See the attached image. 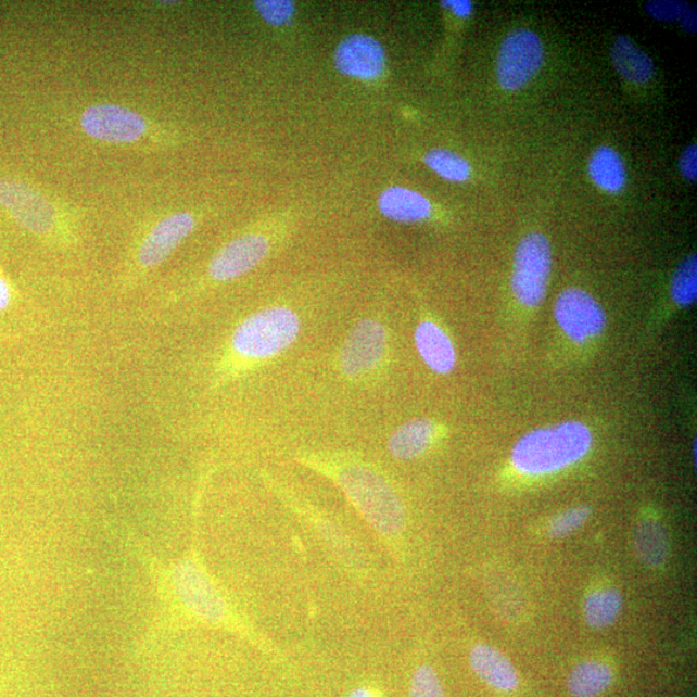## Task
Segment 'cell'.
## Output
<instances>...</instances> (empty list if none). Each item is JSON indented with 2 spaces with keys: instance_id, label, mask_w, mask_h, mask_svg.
I'll use <instances>...</instances> for the list:
<instances>
[{
  "instance_id": "6da1fadb",
  "label": "cell",
  "mask_w": 697,
  "mask_h": 697,
  "mask_svg": "<svg viewBox=\"0 0 697 697\" xmlns=\"http://www.w3.org/2000/svg\"><path fill=\"white\" fill-rule=\"evenodd\" d=\"M593 442L592 430L584 422H558L524 434L511 451V464L528 477L556 474L585 459Z\"/></svg>"
},
{
  "instance_id": "7a4b0ae2",
  "label": "cell",
  "mask_w": 697,
  "mask_h": 697,
  "mask_svg": "<svg viewBox=\"0 0 697 697\" xmlns=\"http://www.w3.org/2000/svg\"><path fill=\"white\" fill-rule=\"evenodd\" d=\"M338 481L355 508L382 536L396 537L406 529V510L384 477L360 464L346 465Z\"/></svg>"
},
{
  "instance_id": "3957f363",
  "label": "cell",
  "mask_w": 697,
  "mask_h": 697,
  "mask_svg": "<svg viewBox=\"0 0 697 697\" xmlns=\"http://www.w3.org/2000/svg\"><path fill=\"white\" fill-rule=\"evenodd\" d=\"M300 327V318L290 307H266L236 328L231 338L232 351L252 360L276 357L295 343Z\"/></svg>"
},
{
  "instance_id": "277c9868",
  "label": "cell",
  "mask_w": 697,
  "mask_h": 697,
  "mask_svg": "<svg viewBox=\"0 0 697 697\" xmlns=\"http://www.w3.org/2000/svg\"><path fill=\"white\" fill-rule=\"evenodd\" d=\"M552 270L549 239L542 232H530L519 242L511 273V291L517 302L535 307L542 304Z\"/></svg>"
},
{
  "instance_id": "5b68a950",
  "label": "cell",
  "mask_w": 697,
  "mask_h": 697,
  "mask_svg": "<svg viewBox=\"0 0 697 697\" xmlns=\"http://www.w3.org/2000/svg\"><path fill=\"white\" fill-rule=\"evenodd\" d=\"M544 63V45L536 33L516 29L504 38L497 54L496 77L505 91L521 90Z\"/></svg>"
},
{
  "instance_id": "8992f818",
  "label": "cell",
  "mask_w": 697,
  "mask_h": 697,
  "mask_svg": "<svg viewBox=\"0 0 697 697\" xmlns=\"http://www.w3.org/2000/svg\"><path fill=\"white\" fill-rule=\"evenodd\" d=\"M0 206L34 235L48 236L59 229L61 216L56 204L22 181L0 180Z\"/></svg>"
},
{
  "instance_id": "52a82bcc",
  "label": "cell",
  "mask_w": 697,
  "mask_h": 697,
  "mask_svg": "<svg viewBox=\"0 0 697 697\" xmlns=\"http://www.w3.org/2000/svg\"><path fill=\"white\" fill-rule=\"evenodd\" d=\"M80 127L94 140L109 143H131L145 138L149 123L145 116L121 105L96 104L80 115Z\"/></svg>"
},
{
  "instance_id": "ba28073f",
  "label": "cell",
  "mask_w": 697,
  "mask_h": 697,
  "mask_svg": "<svg viewBox=\"0 0 697 697\" xmlns=\"http://www.w3.org/2000/svg\"><path fill=\"white\" fill-rule=\"evenodd\" d=\"M555 317L560 330L578 344L596 339L607 324L603 305L590 292L567 289L556 300Z\"/></svg>"
},
{
  "instance_id": "9c48e42d",
  "label": "cell",
  "mask_w": 697,
  "mask_h": 697,
  "mask_svg": "<svg viewBox=\"0 0 697 697\" xmlns=\"http://www.w3.org/2000/svg\"><path fill=\"white\" fill-rule=\"evenodd\" d=\"M388 334L378 320L364 319L354 326L341 348V370L351 378H358L378 368L385 357Z\"/></svg>"
},
{
  "instance_id": "30bf717a",
  "label": "cell",
  "mask_w": 697,
  "mask_h": 697,
  "mask_svg": "<svg viewBox=\"0 0 697 697\" xmlns=\"http://www.w3.org/2000/svg\"><path fill=\"white\" fill-rule=\"evenodd\" d=\"M269 239L250 232L232 239L217 252L208 266V275L217 282H228L254 269L269 254Z\"/></svg>"
},
{
  "instance_id": "8fae6325",
  "label": "cell",
  "mask_w": 697,
  "mask_h": 697,
  "mask_svg": "<svg viewBox=\"0 0 697 697\" xmlns=\"http://www.w3.org/2000/svg\"><path fill=\"white\" fill-rule=\"evenodd\" d=\"M333 63L348 78L375 80L385 71L386 54L378 39L354 34L338 46Z\"/></svg>"
},
{
  "instance_id": "7c38bea8",
  "label": "cell",
  "mask_w": 697,
  "mask_h": 697,
  "mask_svg": "<svg viewBox=\"0 0 697 697\" xmlns=\"http://www.w3.org/2000/svg\"><path fill=\"white\" fill-rule=\"evenodd\" d=\"M176 580L180 597L197 617L211 623L224 620L227 606L220 593L194 560H188L180 566Z\"/></svg>"
},
{
  "instance_id": "4fadbf2b",
  "label": "cell",
  "mask_w": 697,
  "mask_h": 697,
  "mask_svg": "<svg viewBox=\"0 0 697 697\" xmlns=\"http://www.w3.org/2000/svg\"><path fill=\"white\" fill-rule=\"evenodd\" d=\"M194 228L195 217L190 212H177L162 218L142 239L138 252L141 268L153 269L161 265Z\"/></svg>"
},
{
  "instance_id": "5bb4252c",
  "label": "cell",
  "mask_w": 697,
  "mask_h": 697,
  "mask_svg": "<svg viewBox=\"0 0 697 697\" xmlns=\"http://www.w3.org/2000/svg\"><path fill=\"white\" fill-rule=\"evenodd\" d=\"M469 661L478 679L498 693H515L521 683L515 664L494 646L476 645L470 650Z\"/></svg>"
},
{
  "instance_id": "9a60e30c",
  "label": "cell",
  "mask_w": 697,
  "mask_h": 697,
  "mask_svg": "<svg viewBox=\"0 0 697 697\" xmlns=\"http://www.w3.org/2000/svg\"><path fill=\"white\" fill-rule=\"evenodd\" d=\"M415 345L430 370L440 375L454 371L457 362L456 348L442 327L432 320H422L415 330Z\"/></svg>"
},
{
  "instance_id": "2e32d148",
  "label": "cell",
  "mask_w": 697,
  "mask_h": 697,
  "mask_svg": "<svg viewBox=\"0 0 697 697\" xmlns=\"http://www.w3.org/2000/svg\"><path fill=\"white\" fill-rule=\"evenodd\" d=\"M378 206L389 220L405 224L427 220L433 210L426 195L403 187H392L382 191Z\"/></svg>"
},
{
  "instance_id": "e0dca14e",
  "label": "cell",
  "mask_w": 697,
  "mask_h": 697,
  "mask_svg": "<svg viewBox=\"0 0 697 697\" xmlns=\"http://www.w3.org/2000/svg\"><path fill=\"white\" fill-rule=\"evenodd\" d=\"M436 427L428 419H416L403 423L388 442L389 453L398 460H414L432 447Z\"/></svg>"
},
{
  "instance_id": "ac0fdd59",
  "label": "cell",
  "mask_w": 697,
  "mask_h": 697,
  "mask_svg": "<svg viewBox=\"0 0 697 697\" xmlns=\"http://www.w3.org/2000/svg\"><path fill=\"white\" fill-rule=\"evenodd\" d=\"M634 550L641 562L652 567L664 566L671 544L666 525L655 517L642 518L634 531Z\"/></svg>"
},
{
  "instance_id": "d6986e66",
  "label": "cell",
  "mask_w": 697,
  "mask_h": 697,
  "mask_svg": "<svg viewBox=\"0 0 697 697\" xmlns=\"http://www.w3.org/2000/svg\"><path fill=\"white\" fill-rule=\"evenodd\" d=\"M614 69L634 85H645L654 77L655 66L648 54L624 36L614 40L611 51Z\"/></svg>"
},
{
  "instance_id": "ffe728a7",
  "label": "cell",
  "mask_w": 697,
  "mask_h": 697,
  "mask_svg": "<svg viewBox=\"0 0 697 697\" xmlns=\"http://www.w3.org/2000/svg\"><path fill=\"white\" fill-rule=\"evenodd\" d=\"M613 681L614 672L608 662L591 659L572 669L567 688L573 697H598L612 686Z\"/></svg>"
},
{
  "instance_id": "44dd1931",
  "label": "cell",
  "mask_w": 697,
  "mask_h": 697,
  "mask_svg": "<svg viewBox=\"0 0 697 697\" xmlns=\"http://www.w3.org/2000/svg\"><path fill=\"white\" fill-rule=\"evenodd\" d=\"M587 173L596 186L606 193L618 194L626 186V168L621 155L611 147H599L594 150Z\"/></svg>"
},
{
  "instance_id": "7402d4cb",
  "label": "cell",
  "mask_w": 697,
  "mask_h": 697,
  "mask_svg": "<svg viewBox=\"0 0 697 697\" xmlns=\"http://www.w3.org/2000/svg\"><path fill=\"white\" fill-rule=\"evenodd\" d=\"M623 610V596L617 587L605 586L587 594L584 606V619L592 629L611 626Z\"/></svg>"
},
{
  "instance_id": "603a6c76",
  "label": "cell",
  "mask_w": 697,
  "mask_h": 697,
  "mask_svg": "<svg viewBox=\"0 0 697 697\" xmlns=\"http://www.w3.org/2000/svg\"><path fill=\"white\" fill-rule=\"evenodd\" d=\"M423 163L442 179L451 182L468 181L471 174L469 162L448 149L430 150L423 156Z\"/></svg>"
},
{
  "instance_id": "cb8c5ba5",
  "label": "cell",
  "mask_w": 697,
  "mask_h": 697,
  "mask_svg": "<svg viewBox=\"0 0 697 697\" xmlns=\"http://www.w3.org/2000/svg\"><path fill=\"white\" fill-rule=\"evenodd\" d=\"M674 303L680 306H689L696 302L697 296V259L695 255L683 259L675 270L671 287Z\"/></svg>"
},
{
  "instance_id": "d4e9b609",
  "label": "cell",
  "mask_w": 697,
  "mask_h": 697,
  "mask_svg": "<svg viewBox=\"0 0 697 697\" xmlns=\"http://www.w3.org/2000/svg\"><path fill=\"white\" fill-rule=\"evenodd\" d=\"M592 516L591 508L575 507L559 512L549 523L548 534L553 538H562L579 531L590 521Z\"/></svg>"
},
{
  "instance_id": "484cf974",
  "label": "cell",
  "mask_w": 697,
  "mask_h": 697,
  "mask_svg": "<svg viewBox=\"0 0 697 697\" xmlns=\"http://www.w3.org/2000/svg\"><path fill=\"white\" fill-rule=\"evenodd\" d=\"M409 697H446L439 674L432 666L416 668L409 686Z\"/></svg>"
},
{
  "instance_id": "4316f807",
  "label": "cell",
  "mask_w": 697,
  "mask_h": 697,
  "mask_svg": "<svg viewBox=\"0 0 697 697\" xmlns=\"http://www.w3.org/2000/svg\"><path fill=\"white\" fill-rule=\"evenodd\" d=\"M254 4L264 22L273 26L290 24L296 11L290 0H257Z\"/></svg>"
},
{
  "instance_id": "83f0119b",
  "label": "cell",
  "mask_w": 697,
  "mask_h": 697,
  "mask_svg": "<svg viewBox=\"0 0 697 697\" xmlns=\"http://www.w3.org/2000/svg\"><path fill=\"white\" fill-rule=\"evenodd\" d=\"M687 9L686 4L681 2H671V0H652L646 4V11L652 18L658 22L672 23L681 20L683 12Z\"/></svg>"
},
{
  "instance_id": "f1b7e54d",
  "label": "cell",
  "mask_w": 697,
  "mask_h": 697,
  "mask_svg": "<svg viewBox=\"0 0 697 697\" xmlns=\"http://www.w3.org/2000/svg\"><path fill=\"white\" fill-rule=\"evenodd\" d=\"M680 170L683 177L688 181L697 179V148L696 143L683 150L680 159Z\"/></svg>"
},
{
  "instance_id": "f546056e",
  "label": "cell",
  "mask_w": 697,
  "mask_h": 697,
  "mask_svg": "<svg viewBox=\"0 0 697 697\" xmlns=\"http://www.w3.org/2000/svg\"><path fill=\"white\" fill-rule=\"evenodd\" d=\"M442 4L453 12L455 16L460 18L470 17L474 11L473 3L469 2V0H447V2H443Z\"/></svg>"
},
{
  "instance_id": "4dcf8cb0",
  "label": "cell",
  "mask_w": 697,
  "mask_h": 697,
  "mask_svg": "<svg viewBox=\"0 0 697 697\" xmlns=\"http://www.w3.org/2000/svg\"><path fill=\"white\" fill-rule=\"evenodd\" d=\"M12 297L11 287L7 280L0 278V312L4 311L10 305Z\"/></svg>"
},
{
  "instance_id": "1f68e13d",
  "label": "cell",
  "mask_w": 697,
  "mask_h": 697,
  "mask_svg": "<svg viewBox=\"0 0 697 697\" xmlns=\"http://www.w3.org/2000/svg\"><path fill=\"white\" fill-rule=\"evenodd\" d=\"M681 23L683 26V29H685L688 33H696V13L693 10L686 9L685 12H683V15L681 17Z\"/></svg>"
},
{
  "instance_id": "d6a6232c",
  "label": "cell",
  "mask_w": 697,
  "mask_h": 697,
  "mask_svg": "<svg viewBox=\"0 0 697 697\" xmlns=\"http://www.w3.org/2000/svg\"><path fill=\"white\" fill-rule=\"evenodd\" d=\"M347 697H379L378 694H375L371 688L359 687L355 688L354 692L348 694Z\"/></svg>"
}]
</instances>
